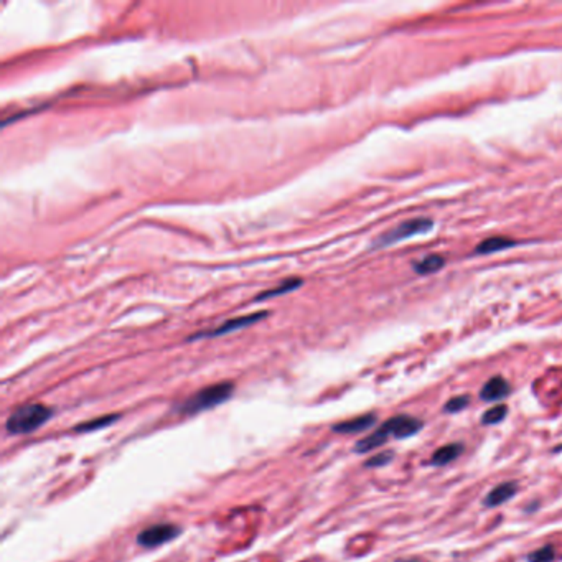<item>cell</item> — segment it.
<instances>
[{"instance_id": "obj_9", "label": "cell", "mask_w": 562, "mask_h": 562, "mask_svg": "<svg viewBox=\"0 0 562 562\" xmlns=\"http://www.w3.org/2000/svg\"><path fill=\"white\" fill-rule=\"evenodd\" d=\"M463 450L465 445L462 442H450L447 445L439 447L430 457L429 465L430 467H445V465L455 462L463 454Z\"/></svg>"}, {"instance_id": "obj_11", "label": "cell", "mask_w": 562, "mask_h": 562, "mask_svg": "<svg viewBox=\"0 0 562 562\" xmlns=\"http://www.w3.org/2000/svg\"><path fill=\"white\" fill-rule=\"evenodd\" d=\"M516 246V241L508 239V238H488L485 241H481L479 246L475 248V254H492V252L503 251V249Z\"/></svg>"}, {"instance_id": "obj_6", "label": "cell", "mask_w": 562, "mask_h": 562, "mask_svg": "<svg viewBox=\"0 0 562 562\" xmlns=\"http://www.w3.org/2000/svg\"><path fill=\"white\" fill-rule=\"evenodd\" d=\"M268 315L265 312H259V314H254V315H246V317H238V319H232V320H228L226 323L219 325L218 328H214V330H210V332H205V333H200V335H195L192 337L190 340H197V338H214V337H221V335H228V333L231 332H236L239 330V328H244L248 327V325H252L256 323L257 320L264 319V317Z\"/></svg>"}, {"instance_id": "obj_10", "label": "cell", "mask_w": 562, "mask_h": 562, "mask_svg": "<svg viewBox=\"0 0 562 562\" xmlns=\"http://www.w3.org/2000/svg\"><path fill=\"white\" fill-rule=\"evenodd\" d=\"M376 424V414H365V416L353 417V419L338 422L333 425V432L337 434H358L363 430L373 429Z\"/></svg>"}, {"instance_id": "obj_5", "label": "cell", "mask_w": 562, "mask_h": 562, "mask_svg": "<svg viewBox=\"0 0 562 562\" xmlns=\"http://www.w3.org/2000/svg\"><path fill=\"white\" fill-rule=\"evenodd\" d=\"M432 228V221L428 218H414L408 219V221L397 225L394 230L388 231L383 234L378 241V246H388V244H394L397 241H403L411 238L414 234H422V232L429 231Z\"/></svg>"}, {"instance_id": "obj_1", "label": "cell", "mask_w": 562, "mask_h": 562, "mask_svg": "<svg viewBox=\"0 0 562 562\" xmlns=\"http://www.w3.org/2000/svg\"><path fill=\"white\" fill-rule=\"evenodd\" d=\"M53 409L41 403H30L20 405L14 412L8 416L6 422V429L8 434L23 435L35 432L41 425L52 419Z\"/></svg>"}, {"instance_id": "obj_15", "label": "cell", "mask_w": 562, "mask_h": 562, "mask_svg": "<svg viewBox=\"0 0 562 562\" xmlns=\"http://www.w3.org/2000/svg\"><path fill=\"white\" fill-rule=\"evenodd\" d=\"M556 559V549L551 544H546V546L536 549V551L530 552L526 556L528 562H554Z\"/></svg>"}, {"instance_id": "obj_14", "label": "cell", "mask_w": 562, "mask_h": 562, "mask_svg": "<svg viewBox=\"0 0 562 562\" xmlns=\"http://www.w3.org/2000/svg\"><path fill=\"white\" fill-rule=\"evenodd\" d=\"M508 416V405L506 404H495L490 408L488 411L481 414V424L483 425H496L506 419Z\"/></svg>"}, {"instance_id": "obj_13", "label": "cell", "mask_w": 562, "mask_h": 562, "mask_svg": "<svg viewBox=\"0 0 562 562\" xmlns=\"http://www.w3.org/2000/svg\"><path fill=\"white\" fill-rule=\"evenodd\" d=\"M119 417H121L119 414H109V416L98 417V419L83 422V424L76 425L74 430H76V432H92V430H99V429L109 428V425H112L114 422L119 419Z\"/></svg>"}, {"instance_id": "obj_3", "label": "cell", "mask_w": 562, "mask_h": 562, "mask_svg": "<svg viewBox=\"0 0 562 562\" xmlns=\"http://www.w3.org/2000/svg\"><path fill=\"white\" fill-rule=\"evenodd\" d=\"M388 439L392 437L396 441H404V439L414 437L424 429V421L419 417L409 416V414H397L391 419L384 421L378 428Z\"/></svg>"}, {"instance_id": "obj_18", "label": "cell", "mask_w": 562, "mask_h": 562, "mask_svg": "<svg viewBox=\"0 0 562 562\" xmlns=\"http://www.w3.org/2000/svg\"><path fill=\"white\" fill-rule=\"evenodd\" d=\"M394 460V452H381V454L373 455L365 462L366 468H381L384 465H390Z\"/></svg>"}, {"instance_id": "obj_7", "label": "cell", "mask_w": 562, "mask_h": 562, "mask_svg": "<svg viewBox=\"0 0 562 562\" xmlns=\"http://www.w3.org/2000/svg\"><path fill=\"white\" fill-rule=\"evenodd\" d=\"M518 490V481H503V483L496 485L495 488L490 490L488 495L483 500V506L485 508H498V506L505 505L506 501L513 500L516 496Z\"/></svg>"}, {"instance_id": "obj_12", "label": "cell", "mask_w": 562, "mask_h": 562, "mask_svg": "<svg viewBox=\"0 0 562 562\" xmlns=\"http://www.w3.org/2000/svg\"><path fill=\"white\" fill-rule=\"evenodd\" d=\"M443 264H445V259H443L442 256L432 254L414 264V270H416L417 274H421V276H425V274H434L437 272V270H441L443 268Z\"/></svg>"}, {"instance_id": "obj_20", "label": "cell", "mask_w": 562, "mask_h": 562, "mask_svg": "<svg viewBox=\"0 0 562 562\" xmlns=\"http://www.w3.org/2000/svg\"><path fill=\"white\" fill-rule=\"evenodd\" d=\"M552 452H562V445H559V447H556V449H554V450H552Z\"/></svg>"}, {"instance_id": "obj_19", "label": "cell", "mask_w": 562, "mask_h": 562, "mask_svg": "<svg viewBox=\"0 0 562 562\" xmlns=\"http://www.w3.org/2000/svg\"><path fill=\"white\" fill-rule=\"evenodd\" d=\"M394 562H419L417 559H397Z\"/></svg>"}, {"instance_id": "obj_8", "label": "cell", "mask_w": 562, "mask_h": 562, "mask_svg": "<svg viewBox=\"0 0 562 562\" xmlns=\"http://www.w3.org/2000/svg\"><path fill=\"white\" fill-rule=\"evenodd\" d=\"M511 392L510 383L503 376H493L480 390V399L485 403H498L508 397Z\"/></svg>"}, {"instance_id": "obj_4", "label": "cell", "mask_w": 562, "mask_h": 562, "mask_svg": "<svg viewBox=\"0 0 562 562\" xmlns=\"http://www.w3.org/2000/svg\"><path fill=\"white\" fill-rule=\"evenodd\" d=\"M180 532H181L180 526L170 525V523H160V525L145 528V530L139 532L137 544L145 549H154L170 543L172 539L179 538Z\"/></svg>"}, {"instance_id": "obj_16", "label": "cell", "mask_w": 562, "mask_h": 562, "mask_svg": "<svg viewBox=\"0 0 562 562\" xmlns=\"http://www.w3.org/2000/svg\"><path fill=\"white\" fill-rule=\"evenodd\" d=\"M302 284V281H300V279H289V281H285V282H282L281 285L279 287H276V289H272V290H269V292H264V294H261L259 297V300H263V299H270V297H277V295H284V294H289V292H292V290H295L297 289V287Z\"/></svg>"}, {"instance_id": "obj_2", "label": "cell", "mask_w": 562, "mask_h": 562, "mask_svg": "<svg viewBox=\"0 0 562 562\" xmlns=\"http://www.w3.org/2000/svg\"><path fill=\"white\" fill-rule=\"evenodd\" d=\"M232 392H234V384L230 381L211 384V386L203 388L201 391L195 392V394L190 396L187 401H183V403L179 405V411L181 414H187V416L208 411V409L217 408V405L223 404L225 401L230 399Z\"/></svg>"}, {"instance_id": "obj_17", "label": "cell", "mask_w": 562, "mask_h": 562, "mask_svg": "<svg viewBox=\"0 0 562 562\" xmlns=\"http://www.w3.org/2000/svg\"><path fill=\"white\" fill-rule=\"evenodd\" d=\"M468 405H470V396H467V394L455 396V397H450V399L445 403V405H443V412L459 414V412L465 411Z\"/></svg>"}]
</instances>
